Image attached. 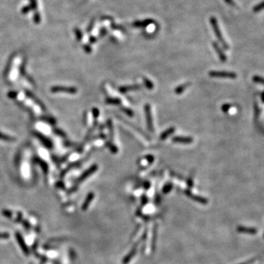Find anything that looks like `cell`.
I'll return each instance as SVG.
<instances>
[{"label": "cell", "mask_w": 264, "mask_h": 264, "mask_svg": "<svg viewBox=\"0 0 264 264\" xmlns=\"http://www.w3.org/2000/svg\"><path fill=\"white\" fill-rule=\"evenodd\" d=\"M210 23H211V27H212L213 29H214L215 35H216L217 39H218L219 42L220 43L221 45H222V47L224 48V49L228 50L229 48H230V46H228V44L226 43L225 40H224V38H223L222 32H221V31H220V27H219L218 21H217L216 19L214 16H211L210 17Z\"/></svg>", "instance_id": "1"}, {"label": "cell", "mask_w": 264, "mask_h": 264, "mask_svg": "<svg viewBox=\"0 0 264 264\" xmlns=\"http://www.w3.org/2000/svg\"><path fill=\"white\" fill-rule=\"evenodd\" d=\"M209 76L211 78H220V79H235L237 78V74L233 72L229 71H217L212 70L208 73Z\"/></svg>", "instance_id": "2"}, {"label": "cell", "mask_w": 264, "mask_h": 264, "mask_svg": "<svg viewBox=\"0 0 264 264\" xmlns=\"http://www.w3.org/2000/svg\"><path fill=\"white\" fill-rule=\"evenodd\" d=\"M146 123L148 129L150 132H154V126H153V120L152 113H151V108H150V105L149 103H146L144 107Z\"/></svg>", "instance_id": "3"}, {"label": "cell", "mask_w": 264, "mask_h": 264, "mask_svg": "<svg viewBox=\"0 0 264 264\" xmlns=\"http://www.w3.org/2000/svg\"><path fill=\"white\" fill-rule=\"evenodd\" d=\"M15 238H16L18 244H19V246H20L21 249L23 252V254H24L25 255L29 256L30 255V251H29L27 244L25 243L24 239H23V238L22 237V236H21V234L19 232H16L15 233Z\"/></svg>", "instance_id": "4"}, {"label": "cell", "mask_w": 264, "mask_h": 264, "mask_svg": "<svg viewBox=\"0 0 264 264\" xmlns=\"http://www.w3.org/2000/svg\"><path fill=\"white\" fill-rule=\"evenodd\" d=\"M98 170V165L97 164H93V165L91 166L89 168V169H87V170H85V172H84V173L82 174V175L80 176V177L76 180V182L77 183H82V181H85V179H87L88 177H90L92 174H93L94 173H95V172L97 171Z\"/></svg>", "instance_id": "5"}, {"label": "cell", "mask_w": 264, "mask_h": 264, "mask_svg": "<svg viewBox=\"0 0 264 264\" xmlns=\"http://www.w3.org/2000/svg\"><path fill=\"white\" fill-rule=\"evenodd\" d=\"M51 90L53 93H58V92H65L70 94H75L77 93V89L73 87H63V86H54L52 87Z\"/></svg>", "instance_id": "6"}, {"label": "cell", "mask_w": 264, "mask_h": 264, "mask_svg": "<svg viewBox=\"0 0 264 264\" xmlns=\"http://www.w3.org/2000/svg\"><path fill=\"white\" fill-rule=\"evenodd\" d=\"M172 141L174 143H178V144H191L194 142V140L191 136H174L172 139Z\"/></svg>", "instance_id": "7"}, {"label": "cell", "mask_w": 264, "mask_h": 264, "mask_svg": "<svg viewBox=\"0 0 264 264\" xmlns=\"http://www.w3.org/2000/svg\"><path fill=\"white\" fill-rule=\"evenodd\" d=\"M212 46H213V47H214V50L216 51V54H218L219 58H220L221 62H225L228 59H227V56L225 55V54H224V52H223L222 48L220 46V45L217 44V42H215V41H214V42L212 43Z\"/></svg>", "instance_id": "8"}, {"label": "cell", "mask_w": 264, "mask_h": 264, "mask_svg": "<svg viewBox=\"0 0 264 264\" xmlns=\"http://www.w3.org/2000/svg\"><path fill=\"white\" fill-rule=\"evenodd\" d=\"M142 89V86L140 85H126V86H121L119 87L118 90L120 93L125 94L128 92L130 91H136Z\"/></svg>", "instance_id": "9"}, {"label": "cell", "mask_w": 264, "mask_h": 264, "mask_svg": "<svg viewBox=\"0 0 264 264\" xmlns=\"http://www.w3.org/2000/svg\"><path fill=\"white\" fill-rule=\"evenodd\" d=\"M156 22L153 19H145L144 21H136L132 23V26L134 27H146L152 23H156Z\"/></svg>", "instance_id": "10"}, {"label": "cell", "mask_w": 264, "mask_h": 264, "mask_svg": "<svg viewBox=\"0 0 264 264\" xmlns=\"http://www.w3.org/2000/svg\"><path fill=\"white\" fill-rule=\"evenodd\" d=\"M118 118L120 119V120H121L123 121V122H125L126 123L127 125H128V126H130L131 127H132L133 128H135L134 130H136V131H137V132H139V133H140L142 135V136H144L145 138V139H147V140H150V137L149 136H148V134H146L142 130H141V129L139 128V127H137V126H134V125H133L132 123H129V122H128V121H126V120H124V119H123V118H121V117L120 116H118Z\"/></svg>", "instance_id": "11"}, {"label": "cell", "mask_w": 264, "mask_h": 264, "mask_svg": "<svg viewBox=\"0 0 264 264\" xmlns=\"http://www.w3.org/2000/svg\"><path fill=\"white\" fill-rule=\"evenodd\" d=\"M94 197H95V195H94V193L93 192H90L87 195V197H86L85 202H84L83 204H82V209L83 211H86L88 208V207H89L90 204V203L93 201V199Z\"/></svg>", "instance_id": "12"}, {"label": "cell", "mask_w": 264, "mask_h": 264, "mask_svg": "<svg viewBox=\"0 0 264 264\" xmlns=\"http://www.w3.org/2000/svg\"><path fill=\"white\" fill-rule=\"evenodd\" d=\"M191 85V82H186V83L182 84V85L178 86L177 87H175L174 92H175L176 95H181V94L183 93V92H184L186 90L187 88Z\"/></svg>", "instance_id": "13"}, {"label": "cell", "mask_w": 264, "mask_h": 264, "mask_svg": "<svg viewBox=\"0 0 264 264\" xmlns=\"http://www.w3.org/2000/svg\"><path fill=\"white\" fill-rule=\"evenodd\" d=\"M175 127H170V128H167V130H165L164 132H163L160 135V140H165L166 139H167L170 135H172L173 134L174 132H175Z\"/></svg>", "instance_id": "14"}, {"label": "cell", "mask_w": 264, "mask_h": 264, "mask_svg": "<svg viewBox=\"0 0 264 264\" xmlns=\"http://www.w3.org/2000/svg\"><path fill=\"white\" fill-rule=\"evenodd\" d=\"M105 103L109 105H117L119 106L121 104L122 101L119 98H107L105 100Z\"/></svg>", "instance_id": "15"}, {"label": "cell", "mask_w": 264, "mask_h": 264, "mask_svg": "<svg viewBox=\"0 0 264 264\" xmlns=\"http://www.w3.org/2000/svg\"><path fill=\"white\" fill-rule=\"evenodd\" d=\"M107 126L108 128L109 136H110V141L112 142L114 140V128H113V123L112 120L110 119H108L107 121Z\"/></svg>", "instance_id": "16"}, {"label": "cell", "mask_w": 264, "mask_h": 264, "mask_svg": "<svg viewBox=\"0 0 264 264\" xmlns=\"http://www.w3.org/2000/svg\"><path fill=\"white\" fill-rule=\"evenodd\" d=\"M106 146L113 154H116L118 152V148L111 141H107L106 142Z\"/></svg>", "instance_id": "17"}, {"label": "cell", "mask_w": 264, "mask_h": 264, "mask_svg": "<svg viewBox=\"0 0 264 264\" xmlns=\"http://www.w3.org/2000/svg\"><path fill=\"white\" fill-rule=\"evenodd\" d=\"M186 194L188 196H189L190 197H191V198L195 199V200L198 201V202L203 203H205L207 202L206 199H204V198H203V197H200L195 196V195H193L192 194H191L189 191H186Z\"/></svg>", "instance_id": "18"}, {"label": "cell", "mask_w": 264, "mask_h": 264, "mask_svg": "<svg viewBox=\"0 0 264 264\" xmlns=\"http://www.w3.org/2000/svg\"><path fill=\"white\" fill-rule=\"evenodd\" d=\"M37 134V136H38V137L40 139L41 141H42V142L44 143V145L48 147V148H51V147H52V142H51L50 141L48 140V139L44 137V136H42V135L40 134Z\"/></svg>", "instance_id": "19"}, {"label": "cell", "mask_w": 264, "mask_h": 264, "mask_svg": "<svg viewBox=\"0 0 264 264\" xmlns=\"http://www.w3.org/2000/svg\"><path fill=\"white\" fill-rule=\"evenodd\" d=\"M143 82H144V85L146 87L147 89H148L149 90H153L154 85L150 79H148V78L144 77L143 78Z\"/></svg>", "instance_id": "20"}, {"label": "cell", "mask_w": 264, "mask_h": 264, "mask_svg": "<svg viewBox=\"0 0 264 264\" xmlns=\"http://www.w3.org/2000/svg\"><path fill=\"white\" fill-rule=\"evenodd\" d=\"M120 110L122 111L124 114H126L127 116L131 117L134 116V112L131 109L126 108V107H120Z\"/></svg>", "instance_id": "21"}, {"label": "cell", "mask_w": 264, "mask_h": 264, "mask_svg": "<svg viewBox=\"0 0 264 264\" xmlns=\"http://www.w3.org/2000/svg\"><path fill=\"white\" fill-rule=\"evenodd\" d=\"M0 140L7 141V142H13V141H15V138L10 136L8 135H5V134H3V133L0 132Z\"/></svg>", "instance_id": "22"}, {"label": "cell", "mask_w": 264, "mask_h": 264, "mask_svg": "<svg viewBox=\"0 0 264 264\" xmlns=\"http://www.w3.org/2000/svg\"><path fill=\"white\" fill-rule=\"evenodd\" d=\"M33 21H34L35 24H39L40 23L41 16L38 11H35L34 15H33Z\"/></svg>", "instance_id": "23"}, {"label": "cell", "mask_w": 264, "mask_h": 264, "mask_svg": "<svg viewBox=\"0 0 264 264\" xmlns=\"http://www.w3.org/2000/svg\"><path fill=\"white\" fill-rule=\"evenodd\" d=\"M252 80H253V82H255V83L261 84V85H264V78L261 77V76L257 75L254 76L253 77H252Z\"/></svg>", "instance_id": "24"}, {"label": "cell", "mask_w": 264, "mask_h": 264, "mask_svg": "<svg viewBox=\"0 0 264 264\" xmlns=\"http://www.w3.org/2000/svg\"><path fill=\"white\" fill-rule=\"evenodd\" d=\"M74 32H75L76 38L78 41H81L82 39L83 38V34H82V31L79 28L74 29Z\"/></svg>", "instance_id": "25"}, {"label": "cell", "mask_w": 264, "mask_h": 264, "mask_svg": "<svg viewBox=\"0 0 264 264\" xmlns=\"http://www.w3.org/2000/svg\"><path fill=\"white\" fill-rule=\"evenodd\" d=\"M2 214L5 217H6V218L12 219V217H13V212H12L11 211L7 210V209H3V210L2 211Z\"/></svg>", "instance_id": "26"}, {"label": "cell", "mask_w": 264, "mask_h": 264, "mask_svg": "<svg viewBox=\"0 0 264 264\" xmlns=\"http://www.w3.org/2000/svg\"><path fill=\"white\" fill-rule=\"evenodd\" d=\"M263 9H264V1H263L260 4H258L257 5H255V7H253V11L255 12V13H258V12H260Z\"/></svg>", "instance_id": "27"}, {"label": "cell", "mask_w": 264, "mask_h": 264, "mask_svg": "<svg viewBox=\"0 0 264 264\" xmlns=\"http://www.w3.org/2000/svg\"><path fill=\"white\" fill-rule=\"evenodd\" d=\"M172 189H173V183H166L165 185H164V186L163 188V192L167 194L172 190Z\"/></svg>", "instance_id": "28"}, {"label": "cell", "mask_w": 264, "mask_h": 264, "mask_svg": "<svg viewBox=\"0 0 264 264\" xmlns=\"http://www.w3.org/2000/svg\"><path fill=\"white\" fill-rule=\"evenodd\" d=\"M110 27H111V28L112 29H114V30H119V31H121V32H125L124 28H123V27L121 26H119V25H116L114 23H111Z\"/></svg>", "instance_id": "29"}, {"label": "cell", "mask_w": 264, "mask_h": 264, "mask_svg": "<svg viewBox=\"0 0 264 264\" xmlns=\"http://www.w3.org/2000/svg\"><path fill=\"white\" fill-rule=\"evenodd\" d=\"M29 2H30V7L32 8V10H36L38 9V2H37V0H29Z\"/></svg>", "instance_id": "30"}, {"label": "cell", "mask_w": 264, "mask_h": 264, "mask_svg": "<svg viewBox=\"0 0 264 264\" xmlns=\"http://www.w3.org/2000/svg\"><path fill=\"white\" fill-rule=\"evenodd\" d=\"M65 240H67V238L65 237L53 238H51L48 242H50V243H52V242H63V241H65Z\"/></svg>", "instance_id": "31"}, {"label": "cell", "mask_w": 264, "mask_h": 264, "mask_svg": "<svg viewBox=\"0 0 264 264\" xmlns=\"http://www.w3.org/2000/svg\"><path fill=\"white\" fill-rule=\"evenodd\" d=\"M21 224H22L23 228L26 229L27 230H30L31 224H30V222H29V221H27V220H22V222H21Z\"/></svg>", "instance_id": "32"}, {"label": "cell", "mask_w": 264, "mask_h": 264, "mask_svg": "<svg viewBox=\"0 0 264 264\" xmlns=\"http://www.w3.org/2000/svg\"><path fill=\"white\" fill-rule=\"evenodd\" d=\"M31 10H32V8H31L30 5L24 6V7H23L22 9H21V13H22V14H27V13H29Z\"/></svg>", "instance_id": "33"}, {"label": "cell", "mask_w": 264, "mask_h": 264, "mask_svg": "<svg viewBox=\"0 0 264 264\" xmlns=\"http://www.w3.org/2000/svg\"><path fill=\"white\" fill-rule=\"evenodd\" d=\"M145 158L146 159V161H148V163L149 164H151L154 162V160H155V158H154V156L153 155H147L145 156Z\"/></svg>", "instance_id": "34"}, {"label": "cell", "mask_w": 264, "mask_h": 264, "mask_svg": "<svg viewBox=\"0 0 264 264\" xmlns=\"http://www.w3.org/2000/svg\"><path fill=\"white\" fill-rule=\"evenodd\" d=\"M108 33V31H107V29L106 28V27H102L101 29H100L99 31V37L101 38H102L103 37H104Z\"/></svg>", "instance_id": "35"}, {"label": "cell", "mask_w": 264, "mask_h": 264, "mask_svg": "<svg viewBox=\"0 0 264 264\" xmlns=\"http://www.w3.org/2000/svg\"><path fill=\"white\" fill-rule=\"evenodd\" d=\"M22 220H23V214L21 212V211H19V212L17 213L16 218H15V222L17 223H20L22 222Z\"/></svg>", "instance_id": "36"}, {"label": "cell", "mask_w": 264, "mask_h": 264, "mask_svg": "<svg viewBox=\"0 0 264 264\" xmlns=\"http://www.w3.org/2000/svg\"><path fill=\"white\" fill-rule=\"evenodd\" d=\"M92 113H93V116L95 119H96L98 117L99 115H100V111L98 110V109L97 108H93L92 109Z\"/></svg>", "instance_id": "37"}, {"label": "cell", "mask_w": 264, "mask_h": 264, "mask_svg": "<svg viewBox=\"0 0 264 264\" xmlns=\"http://www.w3.org/2000/svg\"><path fill=\"white\" fill-rule=\"evenodd\" d=\"M94 25H95V19H93V20L91 21V22L90 23V24L88 25L87 28V32H90L93 29Z\"/></svg>", "instance_id": "38"}, {"label": "cell", "mask_w": 264, "mask_h": 264, "mask_svg": "<svg viewBox=\"0 0 264 264\" xmlns=\"http://www.w3.org/2000/svg\"><path fill=\"white\" fill-rule=\"evenodd\" d=\"M36 161L38 162V163L40 164V165L41 166V167H43V169H44V172H46L47 171V170H48V166H47V164H45L44 161H40V159H36Z\"/></svg>", "instance_id": "39"}, {"label": "cell", "mask_w": 264, "mask_h": 264, "mask_svg": "<svg viewBox=\"0 0 264 264\" xmlns=\"http://www.w3.org/2000/svg\"><path fill=\"white\" fill-rule=\"evenodd\" d=\"M10 238V233H0V239H7Z\"/></svg>", "instance_id": "40"}, {"label": "cell", "mask_w": 264, "mask_h": 264, "mask_svg": "<svg viewBox=\"0 0 264 264\" xmlns=\"http://www.w3.org/2000/svg\"><path fill=\"white\" fill-rule=\"evenodd\" d=\"M230 107H231V105L228 104V103H225V104L222 105V111H224V112H228L229 109H230Z\"/></svg>", "instance_id": "41"}, {"label": "cell", "mask_w": 264, "mask_h": 264, "mask_svg": "<svg viewBox=\"0 0 264 264\" xmlns=\"http://www.w3.org/2000/svg\"><path fill=\"white\" fill-rule=\"evenodd\" d=\"M69 257H70V259H71L72 261L75 259L76 257V252H75V251H74V250L73 249H69Z\"/></svg>", "instance_id": "42"}, {"label": "cell", "mask_w": 264, "mask_h": 264, "mask_svg": "<svg viewBox=\"0 0 264 264\" xmlns=\"http://www.w3.org/2000/svg\"><path fill=\"white\" fill-rule=\"evenodd\" d=\"M83 48L84 50H85V52L86 53H87V54H90L92 52V48L90 47V46H89V45L85 44L83 46Z\"/></svg>", "instance_id": "43"}, {"label": "cell", "mask_w": 264, "mask_h": 264, "mask_svg": "<svg viewBox=\"0 0 264 264\" xmlns=\"http://www.w3.org/2000/svg\"><path fill=\"white\" fill-rule=\"evenodd\" d=\"M38 240H36L34 242V244H33V245L32 246V251L33 253L35 254H35L37 255L36 250H37V248H38Z\"/></svg>", "instance_id": "44"}, {"label": "cell", "mask_w": 264, "mask_h": 264, "mask_svg": "<svg viewBox=\"0 0 264 264\" xmlns=\"http://www.w3.org/2000/svg\"><path fill=\"white\" fill-rule=\"evenodd\" d=\"M44 249H57V246H53V245H49V244H44Z\"/></svg>", "instance_id": "45"}, {"label": "cell", "mask_w": 264, "mask_h": 264, "mask_svg": "<svg viewBox=\"0 0 264 264\" xmlns=\"http://www.w3.org/2000/svg\"><path fill=\"white\" fill-rule=\"evenodd\" d=\"M89 41L90 44H95V43H96L97 38L94 36H90L89 38Z\"/></svg>", "instance_id": "46"}, {"label": "cell", "mask_w": 264, "mask_h": 264, "mask_svg": "<svg viewBox=\"0 0 264 264\" xmlns=\"http://www.w3.org/2000/svg\"><path fill=\"white\" fill-rule=\"evenodd\" d=\"M77 189H78V186H77V185H76V186H74L73 187H72L71 189H70V190H68V194L73 193V192H74V191H76V190H77Z\"/></svg>", "instance_id": "47"}, {"label": "cell", "mask_w": 264, "mask_h": 264, "mask_svg": "<svg viewBox=\"0 0 264 264\" xmlns=\"http://www.w3.org/2000/svg\"><path fill=\"white\" fill-rule=\"evenodd\" d=\"M54 132H55L57 134L60 135V136H65V134H64V133L61 132L60 130H59V129H54Z\"/></svg>", "instance_id": "48"}, {"label": "cell", "mask_w": 264, "mask_h": 264, "mask_svg": "<svg viewBox=\"0 0 264 264\" xmlns=\"http://www.w3.org/2000/svg\"><path fill=\"white\" fill-rule=\"evenodd\" d=\"M187 184L189 186L191 187L193 186V179L192 177H190L189 179L187 180Z\"/></svg>", "instance_id": "49"}, {"label": "cell", "mask_w": 264, "mask_h": 264, "mask_svg": "<svg viewBox=\"0 0 264 264\" xmlns=\"http://www.w3.org/2000/svg\"><path fill=\"white\" fill-rule=\"evenodd\" d=\"M225 1V2L227 4H228V5H231V6H235L236 5V3L234 2L233 0H224Z\"/></svg>", "instance_id": "50"}, {"label": "cell", "mask_w": 264, "mask_h": 264, "mask_svg": "<svg viewBox=\"0 0 264 264\" xmlns=\"http://www.w3.org/2000/svg\"><path fill=\"white\" fill-rule=\"evenodd\" d=\"M10 98H15L17 95L16 92H10L8 94Z\"/></svg>", "instance_id": "51"}, {"label": "cell", "mask_w": 264, "mask_h": 264, "mask_svg": "<svg viewBox=\"0 0 264 264\" xmlns=\"http://www.w3.org/2000/svg\"><path fill=\"white\" fill-rule=\"evenodd\" d=\"M57 186L60 188V189H64L65 188V186L63 183H62V182H59V183H57Z\"/></svg>", "instance_id": "52"}, {"label": "cell", "mask_w": 264, "mask_h": 264, "mask_svg": "<svg viewBox=\"0 0 264 264\" xmlns=\"http://www.w3.org/2000/svg\"><path fill=\"white\" fill-rule=\"evenodd\" d=\"M144 186H145V189H149L150 186V182L149 181H146L145 183Z\"/></svg>", "instance_id": "53"}, {"label": "cell", "mask_w": 264, "mask_h": 264, "mask_svg": "<svg viewBox=\"0 0 264 264\" xmlns=\"http://www.w3.org/2000/svg\"><path fill=\"white\" fill-rule=\"evenodd\" d=\"M45 120H46V121H48V122H49L51 124H54V123H55V121H54V120L53 118H44Z\"/></svg>", "instance_id": "54"}, {"label": "cell", "mask_w": 264, "mask_h": 264, "mask_svg": "<svg viewBox=\"0 0 264 264\" xmlns=\"http://www.w3.org/2000/svg\"><path fill=\"white\" fill-rule=\"evenodd\" d=\"M105 19H107V20H111L113 21L112 17H108V16H103L102 17V19H101V20H105Z\"/></svg>", "instance_id": "55"}, {"label": "cell", "mask_w": 264, "mask_h": 264, "mask_svg": "<svg viewBox=\"0 0 264 264\" xmlns=\"http://www.w3.org/2000/svg\"><path fill=\"white\" fill-rule=\"evenodd\" d=\"M30 264H32V263H30Z\"/></svg>", "instance_id": "56"}]
</instances>
